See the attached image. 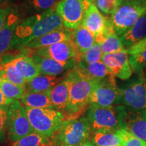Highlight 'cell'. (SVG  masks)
<instances>
[{
    "instance_id": "1",
    "label": "cell",
    "mask_w": 146,
    "mask_h": 146,
    "mask_svg": "<svg viewBox=\"0 0 146 146\" xmlns=\"http://www.w3.org/2000/svg\"><path fill=\"white\" fill-rule=\"evenodd\" d=\"M63 27L62 18L55 9L29 16L16 28L12 49L24 48L34 39Z\"/></svg>"
},
{
    "instance_id": "2",
    "label": "cell",
    "mask_w": 146,
    "mask_h": 146,
    "mask_svg": "<svg viewBox=\"0 0 146 146\" xmlns=\"http://www.w3.org/2000/svg\"><path fill=\"white\" fill-rule=\"evenodd\" d=\"M64 78L69 87V102L64 114L65 120L82 117L87 112L90 103L91 95L98 81L83 75L73 68Z\"/></svg>"
},
{
    "instance_id": "3",
    "label": "cell",
    "mask_w": 146,
    "mask_h": 146,
    "mask_svg": "<svg viewBox=\"0 0 146 146\" xmlns=\"http://www.w3.org/2000/svg\"><path fill=\"white\" fill-rule=\"evenodd\" d=\"M126 108L123 106L102 107L90 105L87 111V118L91 133L98 130L118 131L123 129Z\"/></svg>"
},
{
    "instance_id": "4",
    "label": "cell",
    "mask_w": 146,
    "mask_h": 146,
    "mask_svg": "<svg viewBox=\"0 0 146 146\" xmlns=\"http://www.w3.org/2000/svg\"><path fill=\"white\" fill-rule=\"evenodd\" d=\"M91 130L87 116L65 120L51 139L54 146H77L89 141Z\"/></svg>"
},
{
    "instance_id": "5",
    "label": "cell",
    "mask_w": 146,
    "mask_h": 146,
    "mask_svg": "<svg viewBox=\"0 0 146 146\" xmlns=\"http://www.w3.org/2000/svg\"><path fill=\"white\" fill-rule=\"evenodd\" d=\"M25 108L34 132L47 137H52L65 121L64 113L55 109Z\"/></svg>"
},
{
    "instance_id": "6",
    "label": "cell",
    "mask_w": 146,
    "mask_h": 146,
    "mask_svg": "<svg viewBox=\"0 0 146 146\" xmlns=\"http://www.w3.org/2000/svg\"><path fill=\"white\" fill-rule=\"evenodd\" d=\"M145 15L146 0H125L110 17L115 32L121 36Z\"/></svg>"
},
{
    "instance_id": "7",
    "label": "cell",
    "mask_w": 146,
    "mask_h": 146,
    "mask_svg": "<svg viewBox=\"0 0 146 146\" xmlns=\"http://www.w3.org/2000/svg\"><path fill=\"white\" fill-rule=\"evenodd\" d=\"M8 135L12 142L34 132L29 121L26 108L18 100H14L8 107Z\"/></svg>"
},
{
    "instance_id": "8",
    "label": "cell",
    "mask_w": 146,
    "mask_h": 146,
    "mask_svg": "<svg viewBox=\"0 0 146 146\" xmlns=\"http://www.w3.org/2000/svg\"><path fill=\"white\" fill-rule=\"evenodd\" d=\"M120 102L122 89L116 85L113 74L97 82L90 97V105L110 107L116 106Z\"/></svg>"
},
{
    "instance_id": "9",
    "label": "cell",
    "mask_w": 146,
    "mask_h": 146,
    "mask_svg": "<svg viewBox=\"0 0 146 146\" xmlns=\"http://www.w3.org/2000/svg\"><path fill=\"white\" fill-rule=\"evenodd\" d=\"M29 52V56L36 55L52 58L60 62H67L72 60L80 62L82 55L72 40L62 41L51 46Z\"/></svg>"
},
{
    "instance_id": "10",
    "label": "cell",
    "mask_w": 146,
    "mask_h": 146,
    "mask_svg": "<svg viewBox=\"0 0 146 146\" xmlns=\"http://www.w3.org/2000/svg\"><path fill=\"white\" fill-rule=\"evenodd\" d=\"M64 28L74 30L83 22L87 8L82 0H60L55 7Z\"/></svg>"
},
{
    "instance_id": "11",
    "label": "cell",
    "mask_w": 146,
    "mask_h": 146,
    "mask_svg": "<svg viewBox=\"0 0 146 146\" xmlns=\"http://www.w3.org/2000/svg\"><path fill=\"white\" fill-rule=\"evenodd\" d=\"M102 62L111 74L120 79L127 80L132 75L133 70L129 62V54L126 49L112 54H103Z\"/></svg>"
},
{
    "instance_id": "12",
    "label": "cell",
    "mask_w": 146,
    "mask_h": 146,
    "mask_svg": "<svg viewBox=\"0 0 146 146\" xmlns=\"http://www.w3.org/2000/svg\"><path fill=\"white\" fill-rule=\"evenodd\" d=\"M122 102L131 109L146 110L145 81L139 80L122 89Z\"/></svg>"
},
{
    "instance_id": "13",
    "label": "cell",
    "mask_w": 146,
    "mask_h": 146,
    "mask_svg": "<svg viewBox=\"0 0 146 146\" xmlns=\"http://www.w3.org/2000/svg\"><path fill=\"white\" fill-rule=\"evenodd\" d=\"M123 129L134 136L146 141V110L126 108Z\"/></svg>"
},
{
    "instance_id": "14",
    "label": "cell",
    "mask_w": 146,
    "mask_h": 146,
    "mask_svg": "<svg viewBox=\"0 0 146 146\" xmlns=\"http://www.w3.org/2000/svg\"><path fill=\"white\" fill-rule=\"evenodd\" d=\"M30 56L39 68L40 74L49 76H57L66 71L70 72L78 62V60L60 62L52 58L41 57L36 55H31Z\"/></svg>"
},
{
    "instance_id": "15",
    "label": "cell",
    "mask_w": 146,
    "mask_h": 146,
    "mask_svg": "<svg viewBox=\"0 0 146 146\" xmlns=\"http://www.w3.org/2000/svg\"><path fill=\"white\" fill-rule=\"evenodd\" d=\"M67 40L73 41V30L63 27L34 39L33 41H31L27 45H25L24 49L28 51L35 50L51 46L56 43Z\"/></svg>"
},
{
    "instance_id": "16",
    "label": "cell",
    "mask_w": 146,
    "mask_h": 146,
    "mask_svg": "<svg viewBox=\"0 0 146 146\" xmlns=\"http://www.w3.org/2000/svg\"><path fill=\"white\" fill-rule=\"evenodd\" d=\"M21 22L20 15L17 11L13 9L5 25L0 31V57L12 49L14 33Z\"/></svg>"
},
{
    "instance_id": "17",
    "label": "cell",
    "mask_w": 146,
    "mask_h": 146,
    "mask_svg": "<svg viewBox=\"0 0 146 146\" xmlns=\"http://www.w3.org/2000/svg\"><path fill=\"white\" fill-rule=\"evenodd\" d=\"M106 21V16L102 14L94 3H91L85 12L81 25L96 37L103 31Z\"/></svg>"
},
{
    "instance_id": "18",
    "label": "cell",
    "mask_w": 146,
    "mask_h": 146,
    "mask_svg": "<svg viewBox=\"0 0 146 146\" xmlns=\"http://www.w3.org/2000/svg\"><path fill=\"white\" fill-rule=\"evenodd\" d=\"M49 94L54 109L64 112L69 102V87L65 78L55 85Z\"/></svg>"
},
{
    "instance_id": "19",
    "label": "cell",
    "mask_w": 146,
    "mask_h": 146,
    "mask_svg": "<svg viewBox=\"0 0 146 146\" xmlns=\"http://www.w3.org/2000/svg\"><path fill=\"white\" fill-rule=\"evenodd\" d=\"M74 68L83 75L96 81H101L112 74L102 61L93 64H86L80 61Z\"/></svg>"
},
{
    "instance_id": "20",
    "label": "cell",
    "mask_w": 146,
    "mask_h": 146,
    "mask_svg": "<svg viewBox=\"0 0 146 146\" xmlns=\"http://www.w3.org/2000/svg\"><path fill=\"white\" fill-rule=\"evenodd\" d=\"M145 36L146 15L140 18L133 27L120 36V39L125 48L127 50Z\"/></svg>"
},
{
    "instance_id": "21",
    "label": "cell",
    "mask_w": 146,
    "mask_h": 146,
    "mask_svg": "<svg viewBox=\"0 0 146 146\" xmlns=\"http://www.w3.org/2000/svg\"><path fill=\"white\" fill-rule=\"evenodd\" d=\"M62 78L40 74L26 83L27 91L35 93H47L62 81Z\"/></svg>"
},
{
    "instance_id": "22",
    "label": "cell",
    "mask_w": 146,
    "mask_h": 146,
    "mask_svg": "<svg viewBox=\"0 0 146 146\" xmlns=\"http://www.w3.org/2000/svg\"><path fill=\"white\" fill-rule=\"evenodd\" d=\"M50 92L35 93L26 91L21 100V103L26 108L54 109L50 98Z\"/></svg>"
},
{
    "instance_id": "23",
    "label": "cell",
    "mask_w": 146,
    "mask_h": 146,
    "mask_svg": "<svg viewBox=\"0 0 146 146\" xmlns=\"http://www.w3.org/2000/svg\"><path fill=\"white\" fill-rule=\"evenodd\" d=\"M12 60L26 83L40 74L39 68L30 56H18Z\"/></svg>"
},
{
    "instance_id": "24",
    "label": "cell",
    "mask_w": 146,
    "mask_h": 146,
    "mask_svg": "<svg viewBox=\"0 0 146 146\" xmlns=\"http://www.w3.org/2000/svg\"><path fill=\"white\" fill-rule=\"evenodd\" d=\"M90 137L96 146H120L121 144L117 131L98 130L91 133Z\"/></svg>"
},
{
    "instance_id": "25",
    "label": "cell",
    "mask_w": 146,
    "mask_h": 146,
    "mask_svg": "<svg viewBox=\"0 0 146 146\" xmlns=\"http://www.w3.org/2000/svg\"><path fill=\"white\" fill-rule=\"evenodd\" d=\"M73 41L81 54H84L96 43L95 36L82 25L73 30Z\"/></svg>"
},
{
    "instance_id": "26",
    "label": "cell",
    "mask_w": 146,
    "mask_h": 146,
    "mask_svg": "<svg viewBox=\"0 0 146 146\" xmlns=\"http://www.w3.org/2000/svg\"><path fill=\"white\" fill-rule=\"evenodd\" d=\"M0 77L16 85L26 86V81L12 60L5 64L0 63Z\"/></svg>"
},
{
    "instance_id": "27",
    "label": "cell",
    "mask_w": 146,
    "mask_h": 146,
    "mask_svg": "<svg viewBox=\"0 0 146 146\" xmlns=\"http://www.w3.org/2000/svg\"><path fill=\"white\" fill-rule=\"evenodd\" d=\"M10 146H54V145L51 138L33 132L18 141L13 142Z\"/></svg>"
},
{
    "instance_id": "28",
    "label": "cell",
    "mask_w": 146,
    "mask_h": 146,
    "mask_svg": "<svg viewBox=\"0 0 146 146\" xmlns=\"http://www.w3.org/2000/svg\"><path fill=\"white\" fill-rule=\"evenodd\" d=\"M0 89L5 98L12 100H22L26 93V86L16 85L0 77Z\"/></svg>"
},
{
    "instance_id": "29",
    "label": "cell",
    "mask_w": 146,
    "mask_h": 146,
    "mask_svg": "<svg viewBox=\"0 0 146 146\" xmlns=\"http://www.w3.org/2000/svg\"><path fill=\"white\" fill-rule=\"evenodd\" d=\"M103 54L100 45L96 42L89 50H87L84 54H82L80 61L86 64L98 62L102 61Z\"/></svg>"
},
{
    "instance_id": "30",
    "label": "cell",
    "mask_w": 146,
    "mask_h": 146,
    "mask_svg": "<svg viewBox=\"0 0 146 146\" xmlns=\"http://www.w3.org/2000/svg\"><path fill=\"white\" fill-rule=\"evenodd\" d=\"M122 1V0H95L94 4L102 13L112 16Z\"/></svg>"
},
{
    "instance_id": "31",
    "label": "cell",
    "mask_w": 146,
    "mask_h": 146,
    "mask_svg": "<svg viewBox=\"0 0 146 146\" xmlns=\"http://www.w3.org/2000/svg\"><path fill=\"white\" fill-rule=\"evenodd\" d=\"M117 133L121 141L120 146H146V141L134 136L125 129H119Z\"/></svg>"
},
{
    "instance_id": "32",
    "label": "cell",
    "mask_w": 146,
    "mask_h": 146,
    "mask_svg": "<svg viewBox=\"0 0 146 146\" xmlns=\"http://www.w3.org/2000/svg\"><path fill=\"white\" fill-rule=\"evenodd\" d=\"M129 62L133 72L140 73L146 67V50L129 55Z\"/></svg>"
},
{
    "instance_id": "33",
    "label": "cell",
    "mask_w": 146,
    "mask_h": 146,
    "mask_svg": "<svg viewBox=\"0 0 146 146\" xmlns=\"http://www.w3.org/2000/svg\"><path fill=\"white\" fill-rule=\"evenodd\" d=\"M60 0H27L28 5L35 12L40 13L52 10Z\"/></svg>"
},
{
    "instance_id": "34",
    "label": "cell",
    "mask_w": 146,
    "mask_h": 146,
    "mask_svg": "<svg viewBox=\"0 0 146 146\" xmlns=\"http://www.w3.org/2000/svg\"><path fill=\"white\" fill-rule=\"evenodd\" d=\"M8 108H0V144L4 143L8 133Z\"/></svg>"
},
{
    "instance_id": "35",
    "label": "cell",
    "mask_w": 146,
    "mask_h": 146,
    "mask_svg": "<svg viewBox=\"0 0 146 146\" xmlns=\"http://www.w3.org/2000/svg\"><path fill=\"white\" fill-rule=\"evenodd\" d=\"M146 50V36L143 39L140 40L139 41L135 43L127 49V52L129 55H133L137 53L142 52V51Z\"/></svg>"
},
{
    "instance_id": "36",
    "label": "cell",
    "mask_w": 146,
    "mask_h": 146,
    "mask_svg": "<svg viewBox=\"0 0 146 146\" xmlns=\"http://www.w3.org/2000/svg\"><path fill=\"white\" fill-rule=\"evenodd\" d=\"M13 8L10 6H3L0 8V31L6 23L8 16Z\"/></svg>"
},
{
    "instance_id": "37",
    "label": "cell",
    "mask_w": 146,
    "mask_h": 146,
    "mask_svg": "<svg viewBox=\"0 0 146 146\" xmlns=\"http://www.w3.org/2000/svg\"><path fill=\"white\" fill-rule=\"evenodd\" d=\"M13 101L14 100H9L7 98H5L1 89H0V108H8Z\"/></svg>"
},
{
    "instance_id": "38",
    "label": "cell",
    "mask_w": 146,
    "mask_h": 146,
    "mask_svg": "<svg viewBox=\"0 0 146 146\" xmlns=\"http://www.w3.org/2000/svg\"><path fill=\"white\" fill-rule=\"evenodd\" d=\"M77 146H96V145H95V144L93 143L92 141H89H89L84 142V143L80 144V145H78Z\"/></svg>"
},
{
    "instance_id": "39",
    "label": "cell",
    "mask_w": 146,
    "mask_h": 146,
    "mask_svg": "<svg viewBox=\"0 0 146 146\" xmlns=\"http://www.w3.org/2000/svg\"><path fill=\"white\" fill-rule=\"evenodd\" d=\"M84 4L85 5V6L87 7V8H89V6L90 5L91 3H94L95 0H82Z\"/></svg>"
},
{
    "instance_id": "40",
    "label": "cell",
    "mask_w": 146,
    "mask_h": 146,
    "mask_svg": "<svg viewBox=\"0 0 146 146\" xmlns=\"http://www.w3.org/2000/svg\"><path fill=\"white\" fill-rule=\"evenodd\" d=\"M122 1H125V0H122Z\"/></svg>"
},
{
    "instance_id": "41",
    "label": "cell",
    "mask_w": 146,
    "mask_h": 146,
    "mask_svg": "<svg viewBox=\"0 0 146 146\" xmlns=\"http://www.w3.org/2000/svg\"><path fill=\"white\" fill-rule=\"evenodd\" d=\"M0 1H3V0H0Z\"/></svg>"
},
{
    "instance_id": "42",
    "label": "cell",
    "mask_w": 146,
    "mask_h": 146,
    "mask_svg": "<svg viewBox=\"0 0 146 146\" xmlns=\"http://www.w3.org/2000/svg\"><path fill=\"white\" fill-rule=\"evenodd\" d=\"M117 146H119V145H117Z\"/></svg>"
}]
</instances>
